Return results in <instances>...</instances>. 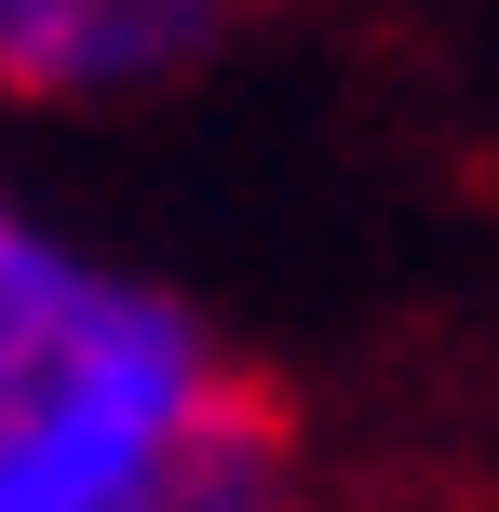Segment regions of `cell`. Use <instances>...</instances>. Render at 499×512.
Returning <instances> with one entry per match:
<instances>
[{
  "label": "cell",
  "instance_id": "obj_1",
  "mask_svg": "<svg viewBox=\"0 0 499 512\" xmlns=\"http://www.w3.org/2000/svg\"><path fill=\"white\" fill-rule=\"evenodd\" d=\"M0 512H311L297 405L189 297L0 203Z\"/></svg>",
  "mask_w": 499,
  "mask_h": 512
},
{
  "label": "cell",
  "instance_id": "obj_2",
  "mask_svg": "<svg viewBox=\"0 0 499 512\" xmlns=\"http://www.w3.org/2000/svg\"><path fill=\"white\" fill-rule=\"evenodd\" d=\"M243 0H0V95L81 108V95H149L189 54L230 41Z\"/></svg>",
  "mask_w": 499,
  "mask_h": 512
}]
</instances>
